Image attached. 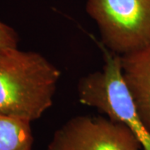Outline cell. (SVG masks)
Wrapping results in <instances>:
<instances>
[{
    "instance_id": "obj_1",
    "label": "cell",
    "mask_w": 150,
    "mask_h": 150,
    "mask_svg": "<svg viewBox=\"0 0 150 150\" xmlns=\"http://www.w3.org/2000/svg\"><path fill=\"white\" fill-rule=\"evenodd\" d=\"M60 70L41 54L0 48V113L33 122L54 103Z\"/></svg>"
},
{
    "instance_id": "obj_2",
    "label": "cell",
    "mask_w": 150,
    "mask_h": 150,
    "mask_svg": "<svg viewBox=\"0 0 150 150\" xmlns=\"http://www.w3.org/2000/svg\"><path fill=\"white\" fill-rule=\"evenodd\" d=\"M105 64L81 78L78 84L79 102L97 108L113 121L126 125L144 150H150V132L136 110L122 76L120 56L105 49Z\"/></svg>"
},
{
    "instance_id": "obj_3",
    "label": "cell",
    "mask_w": 150,
    "mask_h": 150,
    "mask_svg": "<svg viewBox=\"0 0 150 150\" xmlns=\"http://www.w3.org/2000/svg\"><path fill=\"white\" fill-rule=\"evenodd\" d=\"M103 45L123 56L150 47V0H88Z\"/></svg>"
},
{
    "instance_id": "obj_4",
    "label": "cell",
    "mask_w": 150,
    "mask_h": 150,
    "mask_svg": "<svg viewBox=\"0 0 150 150\" xmlns=\"http://www.w3.org/2000/svg\"><path fill=\"white\" fill-rule=\"evenodd\" d=\"M141 147L123 123L109 118L79 115L55 131L48 150H140Z\"/></svg>"
},
{
    "instance_id": "obj_5",
    "label": "cell",
    "mask_w": 150,
    "mask_h": 150,
    "mask_svg": "<svg viewBox=\"0 0 150 150\" xmlns=\"http://www.w3.org/2000/svg\"><path fill=\"white\" fill-rule=\"evenodd\" d=\"M120 64L136 110L150 132V47L120 56Z\"/></svg>"
},
{
    "instance_id": "obj_6",
    "label": "cell",
    "mask_w": 150,
    "mask_h": 150,
    "mask_svg": "<svg viewBox=\"0 0 150 150\" xmlns=\"http://www.w3.org/2000/svg\"><path fill=\"white\" fill-rule=\"evenodd\" d=\"M31 122L0 113V150H31Z\"/></svg>"
},
{
    "instance_id": "obj_7",
    "label": "cell",
    "mask_w": 150,
    "mask_h": 150,
    "mask_svg": "<svg viewBox=\"0 0 150 150\" xmlns=\"http://www.w3.org/2000/svg\"><path fill=\"white\" fill-rule=\"evenodd\" d=\"M18 34L10 26L0 21V48H18Z\"/></svg>"
}]
</instances>
